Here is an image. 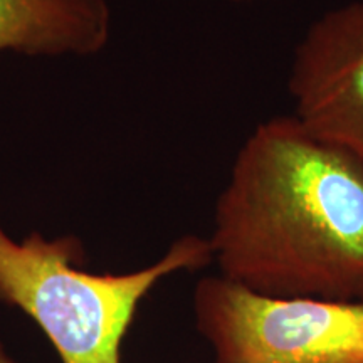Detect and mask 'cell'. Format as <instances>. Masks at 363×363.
I'll return each instance as SVG.
<instances>
[{"instance_id":"1","label":"cell","mask_w":363,"mask_h":363,"mask_svg":"<svg viewBox=\"0 0 363 363\" xmlns=\"http://www.w3.org/2000/svg\"><path fill=\"white\" fill-rule=\"evenodd\" d=\"M207 239L219 274L249 291L363 301V163L272 116L239 148Z\"/></svg>"},{"instance_id":"2","label":"cell","mask_w":363,"mask_h":363,"mask_svg":"<svg viewBox=\"0 0 363 363\" xmlns=\"http://www.w3.org/2000/svg\"><path fill=\"white\" fill-rule=\"evenodd\" d=\"M78 235L39 230L16 239L0 224V303L27 315L62 363H123L140 303L167 276L214 262L207 238L175 239L153 264L121 274L84 269Z\"/></svg>"},{"instance_id":"3","label":"cell","mask_w":363,"mask_h":363,"mask_svg":"<svg viewBox=\"0 0 363 363\" xmlns=\"http://www.w3.org/2000/svg\"><path fill=\"white\" fill-rule=\"evenodd\" d=\"M212 363H363V301L269 298L220 274L194 289Z\"/></svg>"},{"instance_id":"4","label":"cell","mask_w":363,"mask_h":363,"mask_svg":"<svg viewBox=\"0 0 363 363\" xmlns=\"http://www.w3.org/2000/svg\"><path fill=\"white\" fill-rule=\"evenodd\" d=\"M293 116L363 163V0L325 12L293 52Z\"/></svg>"},{"instance_id":"5","label":"cell","mask_w":363,"mask_h":363,"mask_svg":"<svg viewBox=\"0 0 363 363\" xmlns=\"http://www.w3.org/2000/svg\"><path fill=\"white\" fill-rule=\"evenodd\" d=\"M108 0H0V54L89 57L111 38Z\"/></svg>"},{"instance_id":"6","label":"cell","mask_w":363,"mask_h":363,"mask_svg":"<svg viewBox=\"0 0 363 363\" xmlns=\"http://www.w3.org/2000/svg\"><path fill=\"white\" fill-rule=\"evenodd\" d=\"M0 363H17V362L13 360V358L7 353L6 347H4V343H2V340H0Z\"/></svg>"}]
</instances>
